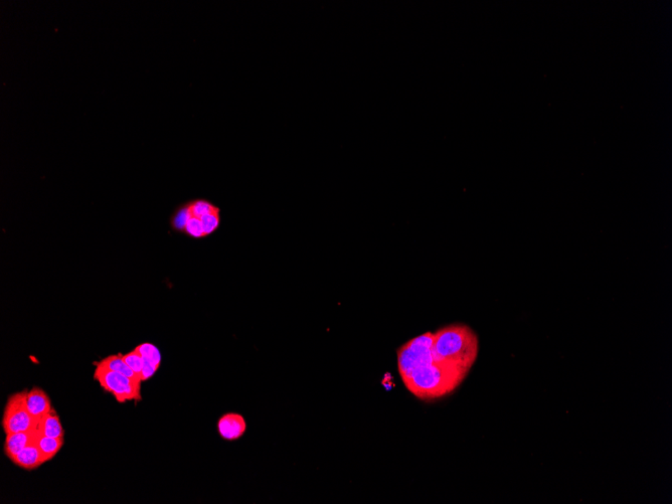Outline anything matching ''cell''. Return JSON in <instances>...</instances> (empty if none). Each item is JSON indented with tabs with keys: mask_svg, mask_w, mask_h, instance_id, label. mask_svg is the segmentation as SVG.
Segmentation results:
<instances>
[{
	"mask_svg": "<svg viewBox=\"0 0 672 504\" xmlns=\"http://www.w3.org/2000/svg\"><path fill=\"white\" fill-rule=\"evenodd\" d=\"M398 370L406 388L423 401L448 396L468 375L435 361L432 333L417 336L398 349Z\"/></svg>",
	"mask_w": 672,
	"mask_h": 504,
	"instance_id": "obj_1",
	"label": "cell"
},
{
	"mask_svg": "<svg viewBox=\"0 0 672 504\" xmlns=\"http://www.w3.org/2000/svg\"><path fill=\"white\" fill-rule=\"evenodd\" d=\"M39 436L38 428L30 431L8 434L4 441L3 450L6 457L12 461L15 456L23 451L28 445L36 442Z\"/></svg>",
	"mask_w": 672,
	"mask_h": 504,
	"instance_id": "obj_6",
	"label": "cell"
},
{
	"mask_svg": "<svg viewBox=\"0 0 672 504\" xmlns=\"http://www.w3.org/2000/svg\"><path fill=\"white\" fill-rule=\"evenodd\" d=\"M63 443H65L63 442V439H58V438L41 435L39 432L38 438H37V445H38L41 454H43L45 462H49L56 457L57 454L60 452L61 449L63 448Z\"/></svg>",
	"mask_w": 672,
	"mask_h": 504,
	"instance_id": "obj_11",
	"label": "cell"
},
{
	"mask_svg": "<svg viewBox=\"0 0 672 504\" xmlns=\"http://www.w3.org/2000/svg\"><path fill=\"white\" fill-rule=\"evenodd\" d=\"M135 349H136L142 357H145V359H147L148 361H150L152 362V364H154L157 368H161V350H159V348H156L154 344L145 342V344H140V346H138Z\"/></svg>",
	"mask_w": 672,
	"mask_h": 504,
	"instance_id": "obj_12",
	"label": "cell"
},
{
	"mask_svg": "<svg viewBox=\"0 0 672 504\" xmlns=\"http://www.w3.org/2000/svg\"><path fill=\"white\" fill-rule=\"evenodd\" d=\"M38 430L41 435L58 439L65 438V430L61 423L60 417L54 409L39 421Z\"/></svg>",
	"mask_w": 672,
	"mask_h": 504,
	"instance_id": "obj_9",
	"label": "cell"
},
{
	"mask_svg": "<svg viewBox=\"0 0 672 504\" xmlns=\"http://www.w3.org/2000/svg\"><path fill=\"white\" fill-rule=\"evenodd\" d=\"M26 406H28L30 413L39 421L54 409L47 392L41 390V388L37 387L28 390V396H26Z\"/></svg>",
	"mask_w": 672,
	"mask_h": 504,
	"instance_id": "obj_7",
	"label": "cell"
},
{
	"mask_svg": "<svg viewBox=\"0 0 672 504\" xmlns=\"http://www.w3.org/2000/svg\"><path fill=\"white\" fill-rule=\"evenodd\" d=\"M94 379L99 383L106 392H110L119 403L142 400L141 384L129 379L126 375L113 372L108 368L96 366Z\"/></svg>",
	"mask_w": 672,
	"mask_h": 504,
	"instance_id": "obj_4",
	"label": "cell"
},
{
	"mask_svg": "<svg viewBox=\"0 0 672 504\" xmlns=\"http://www.w3.org/2000/svg\"><path fill=\"white\" fill-rule=\"evenodd\" d=\"M28 390H21L10 396L4 407L1 426L6 435L19 432L30 431L38 428L37 420L28 411L26 396Z\"/></svg>",
	"mask_w": 672,
	"mask_h": 504,
	"instance_id": "obj_3",
	"label": "cell"
},
{
	"mask_svg": "<svg viewBox=\"0 0 672 504\" xmlns=\"http://www.w3.org/2000/svg\"><path fill=\"white\" fill-rule=\"evenodd\" d=\"M94 364L95 366H102V368H108V370H113V372H119V374L126 375L127 377L133 379V381L142 383L139 377L123 361L122 355H109V357L103 359L102 361L95 362Z\"/></svg>",
	"mask_w": 672,
	"mask_h": 504,
	"instance_id": "obj_10",
	"label": "cell"
},
{
	"mask_svg": "<svg viewBox=\"0 0 672 504\" xmlns=\"http://www.w3.org/2000/svg\"><path fill=\"white\" fill-rule=\"evenodd\" d=\"M122 359L126 362L127 366L139 377L141 375L142 368H143V359L136 349H133L126 355H122Z\"/></svg>",
	"mask_w": 672,
	"mask_h": 504,
	"instance_id": "obj_13",
	"label": "cell"
},
{
	"mask_svg": "<svg viewBox=\"0 0 672 504\" xmlns=\"http://www.w3.org/2000/svg\"><path fill=\"white\" fill-rule=\"evenodd\" d=\"M12 463L26 471L36 470L39 466L45 463L43 454L37 445V441L17 454L12 460Z\"/></svg>",
	"mask_w": 672,
	"mask_h": 504,
	"instance_id": "obj_8",
	"label": "cell"
},
{
	"mask_svg": "<svg viewBox=\"0 0 672 504\" xmlns=\"http://www.w3.org/2000/svg\"><path fill=\"white\" fill-rule=\"evenodd\" d=\"M218 431L224 440H238L246 433V420L242 414L238 413L223 414L218 422Z\"/></svg>",
	"mask_w": 672,
	"mask_h": 504,
	"instance_id": "obj_5",
	"label": "cell"
},
{
	"mask_svg": "<svg viewBox=\"0 0 672 504\" xmlns=\"http://www.w3.org/2000/svg\"><path fill=\"white\" fill-rule=\"evenodd\" d=\"M143 359V368H142L141 375H140V379H141L142 383L148 381L151 377L156 374L157 370L159 368H157L154 364H152L150 361H148L145 357H142Z\"/></svg>",
	"mask_w": 672,
	"mask_h": 504,
	"instance_id": "obj_14",
	"label": "cell"
},
{
	"mask_svg": "<svg viewBox=\"0 0 672 504\" xmlns=\"http://www.w3.org/2000/svg\"><path fill=\"white\" fill-rule=\"evenodd\" d=\"M478 350V337L467 325H448L433 333V357L443 366L468 374Z\"/></svg>",
	"mask_w": 672,
	"mask_h": 504,
	"instance_id": "obj_2",
	"label": "cell"
}]
</instances>
